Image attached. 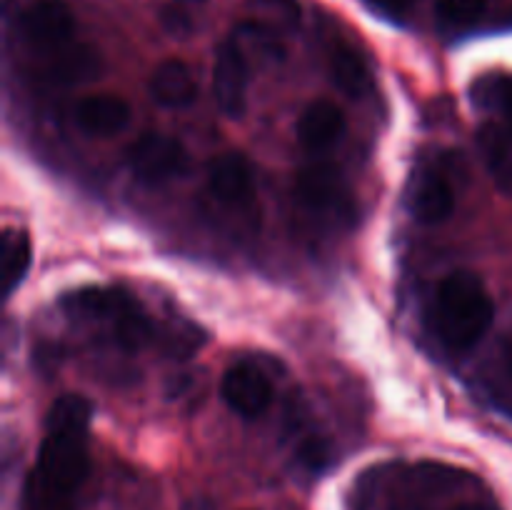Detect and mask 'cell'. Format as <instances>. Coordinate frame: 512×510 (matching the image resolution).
Here are the masks:
<instances>
[{
    "instance_id": "cell-12",
    "label": "cell",
    "mask_w": 512,
    "mask_h": 510,
    "mask_svg": "<svg viewBox=\"0 0 512 510\" xmlns=\"http://www.w3.org/2000/svg\"><path fill=\"white\" fill-rule=\"evenodd\" d=\"M130 105L128 100L113 93L85 95L73 108V120L83 133L95 135V138H110L128 128L130 123Z\"/></svg>"
},
{
    "instance_id": "cell-23",
    "label": "cell",
    "mask_w": 512,
    "mask_h": 510,
    "mask_svg": "<svg viewBox=\"0 0 512 510\" xmlns=\"http://www.w3.org/2000/svg\"><path fill=\"white\" fill-rule=\"evenodd\" d=\"M378 13H383L385 18L393 20H403L408 18V13L413 10L415 0H368Z\"/></svg>"
},
{
    "instance_id": "cell-13",
    "label": "cell",
    "mask_w": 512,
    "mask_h": 510,
    "mask_svg": "<svg viewBox=\"0 0 512 510\" xmlns=\"http://www.w3.org/2000/svg\"><path fill=\"white\" fill-rule=\"evenodd\" d=\"M345 113L333 100H313L298 120V140L310 153L333 148L345 135Z\"/></svg>"
},
{
    "instance_id": "cell-11",
    "label": "cell",
    "mask_w": 512,
    "mask_h": 510,
    "mask_svg": "<svg viewBox=\"0 0 512 510\" xmlns=\"http://www.w3.org/2000/svg\"><path fill=\"white\" fill-rule=\"evenodd\" d=\"M63 305L70 313L83 315V318L90 320H100V323L108 325L110 333L138 308L133 295L125 293L123 288H100V285L73 290L70 295H65Z\"/></svg>"
},
{
    "instance_id": "cell-14",
    "label": "cell",
    "mask_w": 512,
    "mask_h": 510,
    "mask_svg": "<svg viewBox=\"0 0 512 510\" xmlns=\"http://www.w3.org/2000/svg\"><path fill=\"white\" fill-rule=\"evenodd\" d=\"M100 70H103V58H100L98 50L90 48V45L70 43L58 53L45 55L40 75L55 85H78L98 78Z\"/></svg>"
},
{
    "instance_id": "cell-9",
    "label": "cell",
    "mask_w": 512,
    "mask_h": 510,
    "mask_svg": "<svg viewBox=\"0 0 512 510\" xmlns=\"http://www.w3.org/2000/svg\"><path fill=\"white\" fill-rule=\"evenodd\" d=\"M408 208L423 225H438L455 210V190L445 170L423 165L413 173L408 185Z\"/></svg>"
},
{
    "instance_id": "cell-10",
    "label": "cell",
    "mask_w": 512,
    "mask_h": 510,
    "mask_svg": "<svg viewBox=\"0 0 512 510\" xmlns=\"http://www.w3.org/2000/svg\"><path fill=\"white\" fill-rule=\"evenodd\" d=\"M208 183L215 198L230 208H248L255 200L253 165L243 153H225L210 163Z\"/></svg>"
},
{
    "instance_id": "cell-17",
    "label": "cell",
    "mask_w": 512,
    "mask_h": 510,
    "mask_svg": "<svg viewBox=\"0 0 512 510\" xmlns=\"http://www.w3.org/2000/svg\"><path fill=\"white\" fill-rule=\"evenodd\" d=\"M478 148L493 183L500 193L512 198V130L498 123H485L478 130Z\"/></svg>"
},
{
    "instance_id": "cell-5",
    "label": "cell",
    "mask_w": 512,
    "mask_h": 510,
    "mask_svg": "<svg viewBox=\"0 0 512 510\" xmlns=\"http://www.w3.org/2000/svg\"><path fill=\"white\" fill-rule=\"evenodd\" d=\"M18 30L23 43L45 58V55L63 50L73 40V10L60 0H35L20 15Z\"/></svg>"
},
{
    "instance_id": "cell-16",
    "label": "cell",
    "mask_w": 512,
    "mask_h": 510,
    "mask_svg": "<svg viewBox=\"0 0 512 510\" xmlns=\"http://www.w3.org/2000/svg\"><path fill=\"white\" fill-rule=\"evenodd\" d=\"M328 73L338 90L350 98H363L373 88V75L363 55L348 43H335L328 53Z\"/></svg>"
},
{
    "instance_id": "cell-2",
    "label": "cell",
    "mask_w": 512,
    "mask_h": 510,
    "mask_svg": "<svg viewBox=\"0 0 512 510\" xmlns=\"http://www.w3.org/2000/svg\"><path fill=\"white\" fill-rule=\"evenodd\" d=\"M430 315L440 343L463 355L488 335L495 318V305L478 275L455 270L435 288Z\"/></svg>"
},
{
    "instance_id": "cell-4",
    "label": "cell",
    "mask_w": 512,
    "mask_h": 510,
    "mask_svg": "<svg viewBox=\"0 0 512 510\" xmlns=\"http://www.w3.org/2000/svg\"><path fill=\"white\" fill-rule=\"evenodd\" d=\"M128 168L145 185H163L188 173L190 155L180 140L165 133H145L125 153Z\"/></svg>"
},
{
    "instance_id": "cell-19",
    "label": "cell",
    "mask_w": 512,
    "mask_h": 510,
    "mask_svg": "<svg viewBox=\"0 0 512 510\" xmlns=\"http://www.w3.org/2000/svg\"><path fill=\"white\" fill-rule=\"evenodd\" d=\"M475 103L483 108H495L505 115V123L512 130V78H483L473 88Z\"/></svg>"
},
{
    "instance_id": "cell-20",
    "label": "cell",
    "mask_w": 512,
    "mask_h": 510,
    "mask_svg": "<svg viewBox=\"0 0 512 510\" xmlns=\"http://www.w3.org/2000/svg\"><path fill=\"white\" fill-rule=\"evenodd\" d=\"M298 460L303 468L320 473L333 463V448L328 440L318 433H305L298 443Z\"/></svg>"
},
{
    "instance_id": "cell-21",
    "label": "cell",
    "mask_w": 512,
    "mask_h": 510,
    "mask_svg": "<svg viewBox=\"0 0 512 510\" xmlns=\"http://www.w3.org/2000/svg\"><path fill=\"white\" fill-rule=\"evenodd\" d=\"M488 8V0H435L440 20L448 25H470Z\"/></svg>"
},
{
    "instance_id": "cell-24",
    "label": "cell",
    "mask_w": 512,
    "mask_h": 510,
    "mask_svg": "<svg viewBox=\"0 0 512 510\" xmlns=\"http://www.w3.org/2000/svg\"><path fill=\"white\" fill-rule=\"evenodd\" d=\"M453 510H500L498 505L488 503V500H465V503L455 505Z\"/></svg>"
},
{
    "instance_id": "cell-22",
    "label": "cell",
    "mask_w": 512,
    "mask_h": 510,
    "mask_svg": "<svg viewBox=\"0 0 512 510\" xmlns=\"http://www.w3.org/2000/svg\"><path fill=\"white\" fill-rule=\"evenodd\" d=\"M238 40H245V43L253 45L255 50H260V55L268 60H283V43H280L278 35L270 28L258 23H245L238 28Z\"/></svg>"
},
{
    "instance_id": "cell-7",
    "label": "cell",
    "mask_w": 512,
    "mask_h": 510,
    "mask_svg": "<svg viewBox=\"0 0 512 510\" xmlns=\"http://www.w3.org/2000/svg\"><path fill=\"white\" fill-rule=\"evenodd\" d=\"M465 473L445 465L423 463L408 470L403 478V488L395 490L385 510H433L435 495L450 493L465 483Z\"/></svg>"
},
{
    "instance_id": "cell-1",
    "label": "cell",
    "mask_w": 512,
    "mask_h": 510,
    "mask_svg": "<svg viewBox=\"0 0 512 510\" xmlns=\"http://www.w3.org/2000/svg\"><path fill=\"white\" fill-rule=\"evenodd\" d=\"M93 408L68 393L45 418V438L25 478L20 510H78V495L90 473L88 423Z\"/></svg>"
},
{
    "instance_id": "cell-6",
    "label": "cell",
    "mask_w": 512,
    "mask_h": 510,
    "mask_svg": "<svg viewBox=\"0 0 512 510\" xmlns=\"http://www.w3.org/2000/svg\"><path fill=\"white\" fill-rule=\"evenodd\" d=\"M250 63L245 48L238 40H225L215 53L213 95L218 108L228 118H243L248 108Z\"/></svg>"
},
{
    "instance_id": "cell-15",
    "label": "cell",
    "mask_w": 512,
    "mask_h": 510,
    "mask_svg": "<svg viewBox=\"0 0 512 510\" xmlns=\"http://www.w3.org/2000/svg\"><path fill=\"white\" fill-rule=\"evenodd\" d=\"M150 95L163 108H188L198 98V83L183 60H165L150 78Z\"/></svg>"
},
{
    "instance_id": "cell-25",
    "label": "cell",
    "mask_w": 512,
    "mask_h": 510,
    "mask_svg": "<svg viewBox=\"0 0 512 510\" xmlns=\"http://www.w3.org/2000/svg\"><path fill=\"white\" fill-rule=\"evenodd\" d=\"M508 370H510V375H512V348L508 350Z\"/></svg>"
},
{
    "instance_id": "cell-3",
    "label": "cell",
    "mask_w": 512,
    "mask_h": 510,
    "mask_svg": "<svg viewBox=\"0 0 512 510\" xmlns=\"http://www.w3.org/2000/svg\"><path fill=\"white\" fill-rule=\"evenodd\" d=\"M295 200L305 213L335 228H350L358 218V205L348 180L335 165H308L295 178Z\"/></svg>"
},
{
    "instance_id": "cell-8",
    "label": "cell",
    "mask_w": 512,
    "mask_h": 510,
    "mask_svg": "<svg viewBox=\"0 0 512 510\" xmlns=\"http://www.w3.org/2000/svg\"><path fill=\"white\" fill-rule=\"evenodd\" d=\"M220 395L240 418H260L273 403V383L255 363H235L225 370Z\"/></svg>"
},
{
    "instance_id": "cell-18",
    "label": "cell",
    "mask_w": 512,
    "mask_h": 510,
    "mask_svg": "<svg viewBox=\"0 0 512 510\" xmlns=\"http://www.w3.org/2000/svg\"><path fill=\"white\" fill-rule=\"evenodd\" d=\"M33 260V248L25 230H5L3 235V295L8 298L25 280Z\"/></svg>"
}]
</instances>
